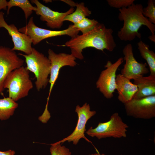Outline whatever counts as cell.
Segmentation results:
<instances>
[{
	"label": "cell",
	"instance_id": "cell-1",
	"mask_svg": "<svg viewBox=\"0 0 155 155\" xmlns=\"http://www.w3.org/2000/svg\"><path fill=\"white\" fill-rule=\"evenodd\" d=\"M113 32L112 29L98 23L90 31L71 38L62 46L69 48L71 54L76 58L82 60L84 58L82 52L86 48H93L103 52L105 49L112 51L116 46Z\"/></svg>",
	"mask_w": 155,
	"mask_h": 155
},
{
	"label": "cell",
	"instance_id": "cell-2",
	"mask_svg": "<svg viewBox=\"0 0 155 155\" xmlns=\"http://www.w3.org/2000/svg\"><path fill=\"white\" fill-rule=\"evenodd\" d=\"M143 8L142 4L134 3L127 7L119 9V19L124 22L117 34L120 40L131 41L136 37L140 38L141 34L138 31L142 25L147 26L152 34L155 35V25L143 15Z\"/></svg>",
	"mask_w": 155,
	"mask_h": 155
},
{
	"label": "cell",
	"instance_id": "cell-3",
	"mask_svg": "<svg viewBox=\"0 0 155 155\" xmlns=\"http://www.w3.org/2000/svg\"><path fill=\"white\" fill-rule=\"evenodd\" d=\"M29 72L26 67L22 66L11 71L7 77L4 88L8 89L9 97L14 101L27 96L33 88Z\"/></svg>",
	"mask_w": 155,
	"mask_h": 155
},
{
	"label": "cell",
	"instance_id": "cell-4",
	"mask_svg": "<svg viewBox=\"0 0 155 155\" xmlns=\"http://www.w3.org/2000/svg\"><path fill=\"white\" fill-rule=\"evenodd\" d=\"M25 59L27 69L32 72L36 78V87L38 91L44 89L49 83L48 78L51 69V62L44 55L32 48L31 53L29 55L19 53Z\"/></svg>",
	"mask_w": 155,
	"mask_h": 155
},
{
	"label": "cell",
	"instance_id": "cell-5",
	"mask_svg": "<svg viewBox=\"0 0 155 155\" xmlns=\"http://www.w3.org/2000/svg\"><path fill=\"white\" fill-rule=\"evenodd\" d=\"M129 127L119 113L116 112L111 115L109 121L99 123L95 128L91 126L85 132L89 136L98 139L109 137L119 138L127 137Z\"/></svg>",
	"mask_w": 155,
	"mask_h": 155
},
{
	"label": "cell",
	"instance_id": "cell-6",
	"mask_svg": "<svg viewBox=\"0 0 155 155\" xmlns=\"http://www.w3.org/2000/svg\"><path fill=\"white\" fill-rule=\"evenodd\" d=\"M18 30L30 37L34 45L44 39L53 37L67 35L73 38L78 35L80 32L73 24L70 25L67 28L61 30H52L39 28L34 24L32 17L30 18L26 26Z\"/></svg>",
	"mask_w": 155,
	"mask_h": 155
},
{
	"label": "cell",
	"instance_id": "cell-7",
	"mask_svg": "<svg viewBox=\"0 0 155 155\" xmlns=\"http://www.w3.org/2000/svg\"><path fill=\"white\" fill-rule=\"evenodd\" d=\"M123 58L121 57L113 63L108 61L104 65L106 69L101 72L96 82V87L106 98H112L117 89L116 83V72L120 66L123 62Z\"/></svg>",
	"mask_w": 155,
	"mask_h": 155
},
{
	"label": "cell",
	"instance_id": "cell-8",
	"mask_svg": "<svg viewBox=\"0 0 155 155\" xmlns=\"http://www.w3.org/2000/svg\"><path fill=\"white\" fill-rule=\"evenodd\" d=\"M124 104L128 116L145 119L155 117V95L138 99L132 98Z\"/></svg>",
	"mask_w": 155,
	"mask_h": 155
},
{
	"label": "cell",
	"instance_id": "cell-9",
	"mask_svg": "<svg viewBox=\"0 0 155 155\" xmlns=\"http://www.w3.org/2000/svg\"><path fill=\"white\" fill-rule=\"evenodd\" d=\"M48 58L51 62L50 78L49 83L50 87L47 102L45 109L48 110V105L50 95L53 86L57 80L60 69L63 67L68 66L71 67L75 66L77 63L75 61L76 58L71 54L65 53L57 54L52 50L49 49Z\"/></svg>",
	"mask_w": 155,
	"mask_h": 155
},
{
	"label": "cell",
	"instance_id": "cell-10",
	"mask_svg": "<svg viewBox=\"0 0 155 155\" xmlns=\"http://www.w3.org/2000/svg\"><path fill=\"white\" fill-rule=\"evenodd\" d=\"M75 111L77 114L78 119L74 130L70 135L57 142V143L61 144L67 141L68 142H72L74 145H76L82 138L88 142L92 143L85 136L84 133L86 131V125L88 121L96 114V111H91L90 105L87 103L82 106L77 105Z\"/></svg>",
	"mask_w": 155,
	"mask_h": 155
},
{
	"label": "cell",
	"instance_id": "cell-11",
	"mask_svg": "<svg viewBox=\"0 0 155 155\" xmlns=\"http://www.w3.org/2000/svg\"><path fill=\"white\" fill-rule=\"evenodd\" d=\"M24 61L10 48L0 46V95L4 90V83L8 74L22 66Z\"/></svg>",
	"mask_w": 155,
	"mask_h": 155
},
{
	"label": "cell",
	"instance_id": "cell-12",
	"mask_svg": "<svg viewBox=\"0 0 155 155\" xmlns=\"http://www.w3.org/2000/svg\"><path fill=\"white\" fill-rule=\"evenodd\" d=\"M123 53L124 55L123 59L125 61L121 71V74L123 76L130 80L149 72L146 63H139L135 58L131 44H128L124 47Z\"/></svg>",
	"mask_w": 155,
	"mask_h": 155
},
{
	"label": "cell",
	"instance_id": "cell-13",
	"mask_svg": "<svg viewBox=\"0 0 155 155\" xmlns=\"http://www.w3.org/2000/svg\"><path fill=\"white\" fill-rule=\"evenodd\" d=\"M4 15L3 12L0 11V28H5L11 36L14 44V47L12 49L14 51H21L26 55L30 54L32 49L31 38L25 34L20 32L14 24H8L5 21Z\"/></svg>",
	"mask_w": 155,
	"mask_h": 155
},
{
	"label": "cell",
	"instance_id": "cell-14",
	"mask_svg": "<svg viewBox=\"0 0 155 155\" xmlns=\"http://www.w3.org/2000/svg\"><path fill=\"white\" fill-rule=\"evenodd\" d=\"M31 1L36 5L37 9L35 12L36 15L40 16V20L46 22L47 26L52 29L60 28L65 17L74 11V8L71 7L65 12H60L51 10L37 0Z\"/></svg>",
	"mask_w": 155,
	"mask_h": 155
},
{
	"label": "cell",
	"instance_id": "cell-15",
	"mask_svg": "<svg viewBox=\"0 0 155 155\" xmlns=\"http://www.w3.org/2000/svg\"><path fill=\"white\" fill-rule=\"evenodd\" d=\"M116 83L118 94V99L123 104L132 99L137 90L136 85L121 74L116 75Z\"/></svg>",
	"mask_w": 155,
	"mask_h": 155
},
{
	"label": "cell",
	"instance_id": "cell-16",
	"mask_svg": "<svg viewBox=\"0 0 155 155\" xmlns=\"http://www.w3.org/2000/svg\"><path fill=\"white\" fill-rule=\"evenodd\" d=\"M133 84L137 90L132 98L138 99L155 95V76L139 75L134 79Z\"/></svg>",
	"mask_w": 155,
	"mask_h": 155
},
{
	"label": "cell",
	"instance_id": "cell-17",
	"mask_svg": "<svg viewBox=\"0 0 155 155\" xmlns=\"http://www.w3.org/2000/svg\"><path fill=\"white\" fill-rule=\"evenodd\" d=\"M138 49L142 58L147 62L150 71V75L155 76V54L149 46L140 40L137 43Z\"/></svg>",
	"mask_w": 155,
	"mask_h": 155
},
{
	"label": "cell",
	"instance_id": "cell-18",
	"mask_svg": "<svg viewBox=\"0 0 155 155\" xmlns=\"http://www.w3.org/2000/svg\"><path fill=\"white\" fill-rule=\"evenodd\" d=\"M18 104L9 97L0 99V120H5L13 115Z\"/></svg>",
	"mask_w": 155,
	"mask_h": 155
},
{
	"label": "cell",
	"instance_id": "cell-19",
	"mask_svg": "<svg viewBox=\"0 0 155 155\" xmlns=\"http://www.w3.org/2000/svg\"><path fill=\"white\" fill-rule=\"evenodd\" d=\"M76 9L72 13L67 15L64 19V21H69L75 24L90 16L91 14V11L86 7L83 2L76 3L75 6Z\"/></svg>",
	"mask_w": 155,
	"mask_h": 155
},
{
	"label": "cell",
	"instance_id": "cell-20",
	"mask_svg": "<svg viewBox=\"0 0 155 155\" xmlns=\"http://www.w3.org/2000/svg\"><path fill=\"white\" fill-rule=\"evenodd\" d=\"M20 7L23 11L26 20L32 13L33 11H36V7H34L28 0H10L7 1V13H9L10 9L12 7Z\"/></svg>",
	"mask_w": 155,
	"mask_h": 155
},
{
	"label": "cell",
	"instance_id": "cell-21",
	"mask_svg": "<svg viewBox=\"0 0 155 155\" xmlns=\"http://www.w3.org/2000/svg\"><path fill=\"white\" fill-rule=\"evenodd\" d=\"M98 23L94 19H91L86 18L80 22L73 24V25L75 28L81 31L82 34H84L93 29Z\"/></svg>",
	"mask_w": 155,
	"mask_h": 155
},
{
	"label": "cell",
	"instance_id": "cell-22",
	"mask_svg": "<svg viewBox=\"0 0 155 155\" xmlns=\"http://www.w3.org/2000/svg\"><path fill=\"white\" fill-rule=\"evenodd\" d=\"M147 6L143 8V14L147 18L149 21L155 24V1L149 0L148 1Z\"/></svg>",
	"mask_w": 155,
	"mask_h": 155
},
{
	"label": "cell",
	"instance_id": "cell-23",
	"mask_svg": "<svg viewBox=\"0 0 155 155\" xmlns=\"http://www.w3.org/2000/svg\"><path fill=\"white\" fill-rule=\"evenodd\" d=\"M50 148L51 155H71L69 150L57 142L51 144Z\"/></svg>",
	"mask_w": 155,
	"mask_h": 155
},
{
	"label": "cell",
	"instance_id": "cell-24",
	"mask_svg": "<svg viewBox=\"0 0 155 155\" xmlns=\"http://www.w3.org/2000/svg\"><path fill=\"white\" fill-rule=\"evenodd\" d=\"M135 0H107L108 5L111 7L120 9L127 7L134 3Z\"/></svg>",
	"mask_w": 155,
	"mask_h": 155
},
{
	"label": "cell",
	"instance_id": "cell-25",
	"mask_svg": "<svg viewBox=\"0 0 155 155\" xmlns=\"http://www.w3.org/2000/svg\"><path fill=\"white\" fill-rule=\"evenodd\" d=\"M7 1L5 0H0V10L1 9L6 10Z\"/></svg>",
	"mask_w": 155,
	"mask_h": 155
},
{
	"label": "cell",
	"instance_id": "cell-26",
	"mask_svg": "<svg viewBox=\"0 0 155 155\" xmlns=\"http://www.w3.org/2000/svg\"><path fill=\"white\" fill-rule=\"evenodd\" d=\"M15 151L12 150L5 151H0V155H15Z\"/></svg>",
	"mask_w": 155,
	"mask_h": 155
},
{
	"label": "cell",
	"instance_id": "cell-27",
	"mask_svg": "<svg viewBox=\"0 0 155 155\" xmlns=\"http://www.w3.org/2000/svg\"><path fill=\"white\" fill-rule=\"evenodd\" d=\"M62 1H63L67 3L69 5L71 6V7L75 6L76 3H75L74 1H71L62 0Z\"/></svg>",
	"mask_w": 155,
	"mask_h": 155
},
{
	"label": "cell",
	"instance_id": "cell-28",
	"mask_svg": "<svg viewBox=\"0 0 155 155\" xmlns=\"http://www.w3.org/2000/svg\"><path fill=\"white\" fill-rule=\"evenodd\" d=\"M149 39L155 43V35L152 34L149 37Z\"/></svg>",
	"mask_w": 155,
	"mask_h": 155
},
{
	"label": "cell",
	"instance_id": "cell-29",
	"mask_svg": "<svg viewBox=\"0 0 155 155\" xmlns=\"http://www.w3.org/2000/svg\"><path fill=\"white\" fill-rule=\"evenodd\" d=\"M89 155H105L104 154H100L98 152L97 153H96L94 154H89Z\"/></svg>",
	"mask_w": 155,
	"mask_h": 155
}]
</instances>
